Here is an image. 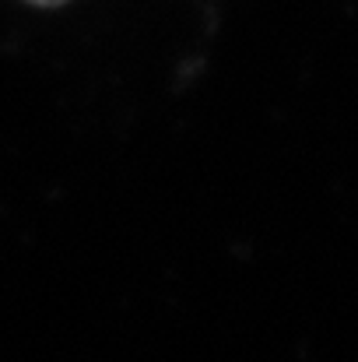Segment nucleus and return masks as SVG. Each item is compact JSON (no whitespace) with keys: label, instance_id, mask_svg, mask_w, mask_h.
I'll return each instance as SVG.
<instances>
[{"label":"nucleus","instance_id":"f257e3e1","mask_svg":"<svg viewBox=\"0 0 358 362\" xmlns=\"http://www.w3.org/2000/svg\"><path fill=\"white\" fill-rule=\"evenodd\" d=\"M28 4H39V7H56V4H67V0H28Z\"/></svg>","mask_w":358,"mask_h":362}]
</instances>
